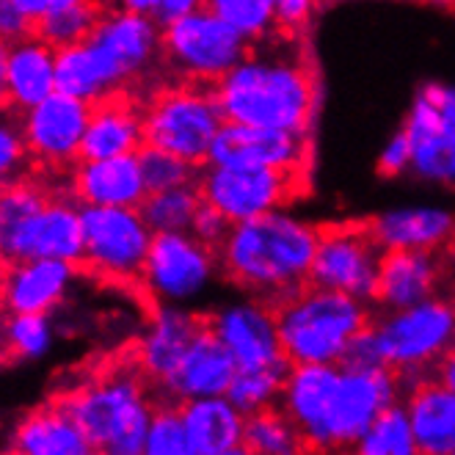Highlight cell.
<instances>
[{
	"label": "cell",
	"mask_w": 455,
	"mask_h": 455,
	"mask_svg": "<svg viewBox=\"0 0 455 455\" xmlns=\"http://www.w3.org/2000/svg\"><path fill=\"white\" fill-rule=\"evenodd\" d=\"M400 392L403 387H400L397 372L389 367L354 370L339 364L331 406L317 439L312 442V450L323 455L347 452L381 411L400 403Z\"/></svg>",
	"instance_id": "obj_8"
},
{
	"label": "cell",
	"mask_w": 455,
	"mask_h": 455,
	"mask_svg": "<svg viewBox=\"0 0 455 455\" xmlns=\"http://www.w3.org/2000/svg\"><path fill=\"white\" fill-rule=\"evenodd\" d=\"M219 455H251L243 444H240V447H235V450H227V452H219Z\"/></svg>",
	"instance_id": "obj_53"
},
{
	"label": "cell",
	"mask_w": 455,
	"mask_h": 455,
	"mask_svg": "<svg viewBox=\"0 0 455 455\" xmlns=\"http://www.w3.org/2000/svg\"><path fill=\"white\" fill-rule=\"evenodd\" d=\"M139 155V166L144 174V185H147V194L155 191H169V188H180V185H194L199 182L202 169L188 164L166 149H157L152 144H141Z\"/></svg>",
	"instance_id": "obj_38"
},
{
	"label": "cell",
	"mask_w": 455,
	"mask_h": 455,
	"mask_svg": "<svg viewBox=\"0 0 455 455\" xmlns=\"http://www.w3.org/2000/svg\"><path fill=\"white\" fill-rule=\"evenodd\" d=\"M69 191L80 204L139 207L147 196L139 155L80 160L69 174Z\"/></svg>",
	"instance_id": "obj_22"
},
{
	"label": "cell",
	"mask_w": 455,
	"mask_h": 455,
	"mask_svg": "<svg viewBox=\"0 0 455 455\" xmlns=\"http://www.w3.org/2000/svg\"><path fill=\"white\" fill-rule=\"evenodd\" d=\"M9 267H12V262L6 259V254H4V251H0V287H4V282H6Z\"/></svg>",
	"instance_id": "obj_52"
},
{
	"label": "cell",
	"mask_w": 455,
	"mask_h": 455,
	"mask_svg": "<svg viewBox=\"0 0 455 455\" xmlns=\"http://www.w3.org/2000/svg\"><path fill=\"white\" fill-rule=\"evenodd\" d=\"M31 31H34L31 20L17 9L14 0H0V39L14 44L25 36H31Z\"/></svg>",
	"instance_id": "obj_47"
},
{
	"label": "cell",
	"mask_w": 455,
	"mask_h": 455,
	"mask_svg": "<svg viewBox=\"0 0 455 455\" xmlns=\"http://www.w3.org/2000/svg\"><path fill=\"white\" fill-rule=\"evenodd\" d=\"M411 169L434 182H455V136H431L414 141Z\"/></svg>",
	"instance_id": "obj_41"
},
{
	"label": "cell",
	"mask_w": 455,
	"mask_h": 455,
	"mask_svg": "<svg viewBox=\"0 0 455 455\" xmlns=\"http://www.w3.org/2000/svg\"><path fill=\"white\" fill-rule=\"evenodd\" d=\"M144 455H199L185 434V425L180 417V406H157L149 434H147V444H144Z\"/></svg>",
	"instance_id": "obj_40"
},
{
	"label": "cell",
	"mask_w": 455,
	"mask_h": 455,
	"mask_svg": "<svg viewBox=\"0 0 455 455\" xmlns=\"http://www.w3.org/2000/svg\"><path fill=\"white\" fill-rule=\"evenodd\" d=\"M144 144V100L136 89H116L92 102L80 160L136 155Z\"/></svg>",
	"instance_id": "obj_18"
},
{
	"label": "cell",
	"mask_w": 455,
	"mask_h": 455,
	"mask_svg": "<svg viewBox=\"0 0 455 455\" xmlns=\"http://www.w3.org/2000/svg\"><path fill=\"white\" fill-rule=\"evenodd\" d=\"M80 219H84L80 271H89L105 282L141 284L155 232L144 221L139 207L80 204Z\"/></svg>",
	"instance_id": "obj_6"
},
{
	"label": "cell",
	"mask_w": 455,
	"mask_h": 455,
	"mask_svg": "<svg viewBox=\"0 0 455 455\" xmlns=\"http://www.w3.org/2000/svg\"><path fill=\"white\" fill-rule=\"evenodd\" d=\"M56 92V50L39 36H25L9 47V94L17 111H31L34 105Z\"/></svg>",
	"instance_id": "obj_29"
},
{
	"label": "cell",
	"mask_w": 455,
	"mask_h": 455,
	"mask_svg": "<svg viewBox=\"0 0 455 455\" xmlns=\"http://www.w3.org/2000/svg\"><path fill=\"white\" fill-rule=\"evenodd\" d=\"M204 9L224 20L246 42H257L276 31L274 0H207Z\"/></svg>",
	"instance_id": "obj_37"
},
{
	"label": "cell",
	"mask_w": 455,
	"mask_h": 455,
	"mask_svg": "<svg viewBox=\"0 0 455 455\" xmlns=\"http://www.w3.org/2000/svg\"><path fill=\"white\" fill-rule=\"evenodd\" d=\"M249 47L251 42L224 20L210 9H199L160 31V67H166L169 77L219 84L249 56Z\"/></svg>",
	"instance_id": "obj_7"
},
{
	"label": "cell",
	"mask_w": 455,
	"mask_h": 455,
	"mask_svg": "<svg viewBox=\"0 0 455 455\" xmlns=\"http://www.w3.org/2000/svg\"><path fill=\"white\" fill-rule=\"evenodd\" d=\"M339 381V364H290L279 409L296 422L307 447L317 439Z\"/></svg>",
	"instance_id": "obj_24"
},
{
	"label": "cell",
	"mask_w": 455,
	"mask_h": 455,
	"mask_svg": "<svg viewBox=\"0 0 455 455\" xmlns=\"http://www.w3.org/2000/svg\"><path fill=\"white\" fill-rule=\"evenodd\" d=\"M367 221L384 251L389 249L442 251V246L455 229V216H450L444 210H395Z\"/></svg>",
	"instance_id": "obj_28"
},
{
	"label": "cell",
	"mask_w": 455,
	"mask_h": 455,
	"mask_svg": "<svg viewBox=\"0 0 455 455\" xmlns=\"http://www.w3.org/2000/svg\"><path fill=\"white\" fill-rule=\"evenodd\" d=\"M235 224L224 216V212L216 207V204H210L202 199L199 210H196V216H194V224H191V235H196L202 243H207L210 249H221V243L227 240L229 229Z\"/></svg>",
	"instance_id": "obj_43"
},
{
	"label": "cell",
	"mask_w": 455,
	"mask_h": 455,
	"mask_svg": "<svg viewBox=\"0 0 455 455\" xmlns=\"http://www.w3.org/2000/svg\"><path fill=\"white\" fill-rule=\"evenodd\" d=\"M444 282V262L436 251L389 249L381 257L376 299L387 312L406 309L439 296Z\"/></svg>",
	"instance_id": "obj_20"
},
{
	"label": "cell",
	"mask_w": 455,
	"mask_h": 455,
	"mask_svg": "<svg viewBox=\"0 0 455 455\" xmlns=\"http://www.w3.org/2000/svg\"><path fill=\"white\" fill-rule=\"evenodd\" d=\"M17 4V9L31 20V25L36 22V20H42L44 14H50V12H59V9H64V6H72V4H80V0H14Z\"/></svg>",
	"instance_id": "obj_48"
},
{
	"label": "cell",
	"mask_w": 455,
	"mask_h": 455,
	"mask_svg": "<svg viewBox=\"0 0 455 455\" xmlns=\"http://www.w3.org/2000/svg\"><path fill=\"white\" fill-rule=\"evenodd\" d=\"M56 329H52L50 315L31 312H4L0 320V347L12 362H39L50 354Z\"/></svg>",
	"instance_id": "obj_32"
},
{
	"label": "cell",
	"mask_w": 455,
	"mask_h": 455,
	"mask_svg": "<svg viewBox=\"0 0 455 455\" xmlns=\"http://www.w3.org/2000/svg\"><path fill=\"white\" fill-rule=\"evenodd\" d=\"M425 97L431 100L439 116V136H455V89L450 86H425Z\"/></svg>",
	"instance_id": "obj_46"
},
{
	"label": "cell",
	"mask_w": 455,
	"mask_h": 455,
	"mask_svg": "<svg viewBox=\"0 0 455 455\" xmlns=\"http://www.w3.org/2000/svg\"><path fill=\"white\" fill-rule=\"evenodd\" d=\"M406 414L422 455H450L455 450V389L439 379H425L409 389Z\"/></svg>",
	"instance_id": "obj_26"
},
{
	"label": "cell",
	"mask_w": 455,
	"mask_h": 455,
	"mask_svg": "<svg viewBox=\"0 0 455 455\" xmlns=\"http://www.w3.org/2000/svg\"><path fill=\"white\" fill-rule=\"evenodd\" d=\"M436 379H439L442 384H447V387L455 389V345L450 347V354L439 362V367H436Z\"/></svg>",
	"instance_id": "obj_50"
},
{
	"label": "cell",
	"mask_w": 455,
	"mask_h": 455,
	"mask_svg": "<svg viewBox=\"0 0 455 455\" xmlns=\"http://www.w3.org/2000/svg\"><path fill=\"white\" fill-rule=\"evenodd\" d=\"M290 367H257V370H237L229 384L227 397L232 403L249 414H257L262 409H271L282 397V384Z\"/></svg>",
	"instance_id": "obj_36"
},
{
	"label": "cell",
	"mask_w": 455,
	"mask_h": 455,
	"mask_svg": "<svg viewBox=\"0 0 455 455\" xmlns=\"http://www.w3.org/2000/svg\"><path fill=\"white\" fill-rule=\"evenodd\" d=\"M0 251L12 265L31 259H67L80 267L84 259V219H80V202L69 188L52 196L44 210L34 219L20 224L4 243Z\"/></svg>",
	"instance_id": "obj_14"
},
{
	"label": "cell",
	"mask_w": 455,
	"mask_h": 455,
	"mask_svg": "<svg viewBox=\"0 0 455 455\" xmlns=\"http://www.w3.org/2000/svg\"><path fill=\"white\" fill-rule=\"evenodd\" d=\"M235 372L237 364L224 347V342L212 334L210 326H204L202 334L188 347L185 359L180 362V367L160 384V389L172 400H180V403L194 397H216L229 392Z\"/></svg>",
	"instance_id": "obj_23"
},
{
	"label": "cell",
	"mask_w": 455,
	"mask_h": 455,
	"mask_svg": "<svg viewBox=\"0 0 455 455\" xmlns=\"http://www.w3.org/2000/svg\"><path fill=\"white\" fill-rule=\"evenodd\" d=\"M141 370H111L61 397V409L84 427L100 455H144L155 406Z\"/></svg>",
	"instance_id": "obj_4"
},
{
	"label": "cell",
	"mask_w": 455,
	"mask_h": 455,
	"mask_svg": "<svg viewBox=\"0 0 455 455\" xmlns=\"http://www.w3.org/2000/svg\"><path fill=\"white\" fill-rule=\"evenodd\" d=\"M320 0H274L276 28L284 34H307Z\"/></svg>",
	"instance_id": "obj_44"
},
{
	"label": "cell",
	"mask_w": 455,
	"mask_h": 455,
	"mask_svg": "<svg viewBox=\"0 0 455 455\" xmlns=\"http://www.w3.org/2000/svg\"><path fill=\"white\" fill-rule=\"evenodd\" d=\"M384 249L379 246L370 221H337L317 227V249L309 271V284L354 296L376 299L379 267Z\"/></svg>",
	"instance_id": "obj_9"
},
{
	"label": "cell",
	"mask_w": 455,
	"mask_h": 455,
	"mask_svg": "<svg viewBox=\"0 0 455 455\" xmlns=\"http://www.w3.org/2000/svg\"><path fill=\"white\" fill-rule=\"evenodd\" d=\"M116 89H124L116 69L89 39L56 50V92L94 102Z\"/></svg>",
	"instance_id": "obj_30"
},
{
	"label": "cell",
	"mask_w": 455,
	"mask_h": 455,
	"mask_svg": "<svg viewBox=\"0 0 455 455\" xmlns=\"http://www.w3.org/2000/svg\"><path fill=\"white\" fill-rule=\"evenodd\" d=\"M204 326L207 315H196L172 304H157L139 342V370L160 387L180 367Z\"/></svg>",
	"instance_id": "obj_19"
},
{
	"label": "cell",
	"mask_w": 455,
	"mask_h": 455,
	"mask_svg": "<svg viewBox=\"0 0 455 455\" xmlns=\"http://www.w3.org/2000/svg\"><path fill=\"white\" fill-rule=\"evenodd\" d=\"M342 367H354V370H376V367H387V356H384V345H381V334L376 329V323H367L351 342H347L345 354H342Z\"/></svg>",
	"instance_id": "obj_42"
},
{
	"label": "cell",
	"mask_w": 455,
	"mask_h": 455,
	"mask_svg": "<svg viewBox=\"0 0 455 455\" xmlns=\"http://www.w3.org/2000/svg\"><path fill=\"white\" fill-rule=\"evenodd\" d=\"M207 166L221 169H309L312 136L224 122L210 147Z\"/></svg>",
	"instance_id": "obj_15"
},
{
	"label": "cell",
	"mask_w": 455,
	"mask_h": 455,
	"mask_svg": "<svg viewBox=\"0 0 455 455\" xmlns=\"http://www.w3.org/2000/svg\"><path fill=\"white\" fill-rule=\"evenodd\" d=\"M9 444L22 455H100L97 444L61 409L59 400L22 414Z\"/></svg>",
	"instance_id": "obj_25"
},
{
	"label": "cell",
	"mask_w": 455,
	"mask_h": 455,
	"mask_svg": "<svg viewBox=\"0 0 455 455\" xmlns=\"http://www.w3.org/2000/svg\"><path fill=\"white\" fill-rule=\"evenodd\" d=\"M22 114L25 111H17L14 105L0 108V188L36 172L28 144H25Z\"/></svg>",
	"instance_id": "obj_39"
},
{
	"label": "cell",
	"mask_w": 455,
	"mask_h": 455,
	"mask_svg": "<svg viewBox=\"0 0 455 455\" xmlns=\"http://www.w3.org/2000/svg\"><path fill=\"white\" fill-rule=\"evenodd\" d=\"M111 6L105 0H80V4L64 6L59 12H50L34 22V36L47 42L52 50H61L69 44H80L92 36L97 22L105 17Z\"/></svg>",
	"instance_id": "obj_31"
},
{
	"label": "cell",
	"mask_w": 455,
	"mask_h": 455,
	"mask_svg": "<svg viewBox=\"0 0 455 455\" xmlns=\"http://www.w3.org/2000/svg\"><path fill=\"white\" fill-rule=\"evenodd\" d=\"M144 100V144L204 166L224 127L216 84L188 77H157L139 92Z\"/></svg>",
	"instance_id": "obj_5"
},
{
	"label": "cell",
	"mask_w": 455,
	"mask_h": 455,
	"mask_svg": "<svg viewBox=\"0 0 455 455\" xmlns=\"http://www.w3.org/2000/svg\"><path fill=\"white\" fill-rule=\"evenodd\" d=\"M411 157H414V144L409 139V132L400 130L397 136L387 144V149L381 152V160H379L381 177H397V174H403L406 169H411Z\"/></svg>",
	"instance_id": "obj_45"
},
{
	"label": "cell",
	"mask_w": 455,
	"mask_h": 455,
	"mask_svg": "<svg viewBox=\"0 0 455 455\" xmlns=\"http://www.w3.org/2000/svg\"><path fill=\"white\" fill-rule=\"evenodd\" d=\"M199 204H202V191L199 182H194L169 191L147 194L144 202L139 204V212L152 232H191Z\"/></svg>",
	"instance_id": "obj_35"
},
{
	"label": "cell",
	"mask_w": 455,
	"mask_h": 455,
	"mask_svg": "<svg viewBox=\"0 0 455 455\" xmlns=\"http://www.w3.org/2000/svg\"><path fill=\"white\" fill-rule=\"evenodd\" d=\"M111 61L124 89H144L160 67V28L152 17L127 9H108L89 36Z\"/></svg>",
	"instance_id": "obj_16"
},
{
	"label": "cell",
	"mask_w": 455,
	"mask_h": 455,
	"mask_svg": "<svg viewBox=\"0 0 455 455\" xmlns=\"http://www.w3.org/2000/svg\"><path fill=\"white\" fill-rule=\"evenodd\" d=\"M224 122L312 136L320 77L307 34L274 31L216 84Z\"/></svg>",
	"instance_id": "obj_1"
},
{
	"label": "cell",
	"mask_w": 455,
	"mask_h": 455,
	"mask_svg": "<svg viewBox=\"0 0 455 455\" xmlns=\"http://www.w3.org/2000/svg\"><path fill=\"white\" fill-rule=\"evenodd\" d=\"M351 455H422L411 419L403 403H395L376 417L367 431L347 450Z\"/></svg>",
	"instance_id": "obj_34"
},
{
	"label": "cell",
	"mask_w": 455,
	"mask_h": 455,
	"mask_svg": "<svg viewBox=\"0 0 455 455\" xmlns=\"http://www.w3.org/2000/svg\"><path fill=\"white\" fill-rule=\"evenodd\" d=\"M452 304H455V301H452Z\"/></svg>",
	"instance_id": "obj_57"
},
{
	"label": "cell",
	"mask_w": 455,
	"mask_h": 455,
	"mask_svg": "<svg viewBox=\"0 0 455 455\" xmlns=\"http://www.w3.org/2000/svg\"><path fill=\"white\" fill-rule=\"evenodd\" d=\"M80 267L67 259H31L9 267L0 287V312L50 315L67 299V290Z\"/></svg>",
	"instance_id": "obj_21"
},
{
	"label": "cell",
	"mask_w": 455,
	"mask_h": 455,
	"mask_svg": "<svg viewBox=\"0 0 455 455\" xmlns=\"http://www.w3.org/2000/svg\"><path fill=\"white\" fill-rule=\"evenodd\" d=\"M92 116V102L61 92L22 114V132L34 169L44 177H69Z\"/></svg>",
	"instance_id": "obj_13"
},
{
	"label": "cell",
	"mask_w": 455,
	"mask_h": 455,
	"mask_svg": "<svg viewBox=\"0 0 455 455\" xmlns=\"http://www.w3.org/2000/svg\"><path fill=\"white\" fill-rule=\"evenodd\" d=\"M384 345L387 367L395 372L431 370L455 345V304L434 296L422 304L392 309L376 323Z\"/></svg>",
	"instance_id": "obj_10"
},
{
	"label": "cell",
	"mask_w": 455,
	"mask_h": 455,
	"mask_svg": "<svg viewBox=\"0 0 455 455\" xmlns=\"http://www.w3.org/2000/svg\"><path fill=\"white\" fill-rule=\"evenodd\" d=\"M4 364H6V354H4V347H0V370H4Z\"/></svg>",
	"instance_id": "obj_55"
},
{
	"label": "cell",
	"mask_w": 455,
	"mask_h": 455,
	"mask_svg": "<svg viewBox=\"0 0 455 455\" xmlns=\"http://www.w3.org/2000/svg\"><path fill=\"white\" fill-rule=\"evenodd\" d=\"M364 304L317 284H304L271 304L284 359L290 364H339L347 342L372 323Z\"/></svg>",
	"instance_id": "obj_3"
},
{
	"label": "cell",
	"mask_w": 455,
	"mask_h": 455,
	"mask_svg": "<svg viewBox=\"0 0 455 455\" xmlns=\"http://www.w3.org/2000/svg\"><path fill=\"white\" fill-rule=\"evenodd\" d=\"M0 455H22L20 450H14L12 444H9V450H4V452H0Z\"/></svg>",
	"instance_id": "obj_54"
},
{
	"label": "cell",
	"mask_w": 455,
	"mask_h": 455,
	"mask_svg": "<svg viewBox=\"0 0 455 455\" xmlns=\"http://www.w3.org/2000/svg\"><path fill=\"white\" fill-rule=\"evenodd\" d=\"M450 455H455V450H452V452H450Z\"/></svg>",
	"instance_id": "obj_56"
},
{
	"label": "cell",
	"mask_w": 455,
	"mask_h": 455,
	"mask_svg": "<svg viewBox=\"0 0 455 455\" xmlns=\"http://www.w3.org/2000/svg\"><path fill=\"white\" fill-rule=\"evenodd\" d=\"M219 267V251L191 232H155L144 262L141 287L155 304H188Z\"/></svg>",
	"instance_id": "obj_12"
},
{
	"label": "cell",
	"mask_w": 455,
	"mask_h": 455,
	"mask_svg": "<svg viewBox=\"0 0 455 455\" xmlns=\"http://www.w3.org/2000/svg\"><path fill=\"white\" fill-rule=\"evenodd\" d=\"M180 417L199 455H219L243 444L246 414L227 395L185 400L180 403Z\"/></svg>",
	"instance_id": "obj_27"
},
{
	"label": "cell",
	"mask_w": 455,
	"mask_h": 455,
	"mask_svg": "<svg viewBox=\"0 0 455 455\" xmlns=\"http://www.w3.org/2000/svg\"><path fill=\"white\" fill-rule=\"evenodd\" d=\"M243 447L251 455H301L307 442L282 409L271 406L246 417Z\"/></svg>",
	"instance_id": "obj_33"
},
{
	"label": "cell",
	"mask_w": 455,
	"mask_h": 455,
	"mask_svg": "<svg viewBox=\"0 0 455 455\" xmlns=\"http://www.w3.org/2000/svg\"><path fill=\"white\" fill-rule=\"evenodd\" d=\"M309 188V169H221L199 174L202 199L216 204L232 224L274 212L296 202Z\"/></svg>",
	"instance_id": "obj_11"
},
{
	"label": "cell",
	"mask_w": 455,
	"mask_h": 455,
	"mask_svg": "<svg viewBox=\"0 0 455 455\" xmlns=\"http://www.w3.org/2000/svg\"><path fill=\"white\" fill-rule=\"evenodd\" d=\"M9 42L0 39V108H9L12 94H9Z\"/></svg>",
	"instance_id": "obj_49"
},
{
	"label": "cell",
	"mask_w": 455,
	"mask_h": 455,
	"mask_svg": "<svg viewBox=\"0 0 455 455\" xmlns=\"http://www.w3.org/2000/svg\"><path fill=\"white\" fill-rule=\"evenodd\" d=\"M442 262H444V274L455 282V229L447 237V243L442 246Z\"/></svg>",
	"instance_id": "obj_51"
},
{
	"label": "cell",
	"mask_w": 455,
	"mask_h": 455,
	"mask_svg": "<svg viewBox=\"0 0 455 455\" xmlns=\"http://www.w3.org/2000/svg\"><path fill=\"white\" fill-rule=\"evenodd\" d=\"M207 326L224 342L237 370L290 367L282 351L274 307L267 301L254 299V301L227 304L219 312L207 315Z\"/></svg>",
	"instance_id": "obj_17"
},
{
	"label": "cell",
	"mask_w": 455,
	"mask_h": 455,
	"mask_svg": "<svg viewBox=\"0 0 455 455\" xmlns=\"http://www.w3.org/2000/svg\"><path fill=\"white\" fill-rule=\"evenodd\" d=\"M315 249L317 227L274 210L229 229L219 249V267L240 290L276 304L309 284Z\"/></svg>",
	"instance_id": "obj_2"
}]
</instances>
